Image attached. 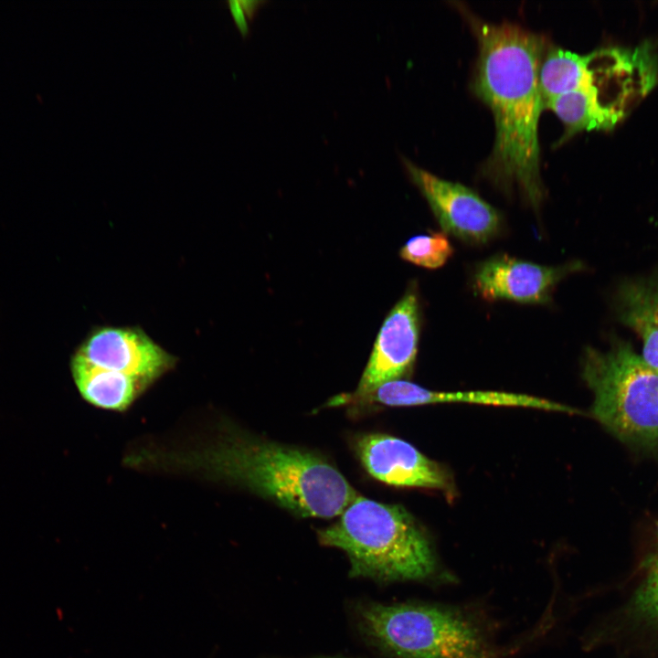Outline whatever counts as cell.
I'll use <instances>...</instances> for the list:
<instances>
[{"label":"cell","instance_id":"7","mask_svg":"<svg viewBox=\"0 0 658 658\" xmlns=\"http://www.w3.org/2000/svg\"><path fill=\"white\" fill-rule=\"evenodd\" d=\"M407 168L445 233L472 244L485 243L498 234L502 223L499 212L472 189L410 162Z\"/></svg>","mask_w":658,"mask_h":658},{"label":"cell","instance_id":"14","mask_svg":"<svg viewBox=\"0 0 658 658\" xmlns=\"http://www.w3.org/2000/svg\"><path fill=\"white\" fill-rule=\"evenodd\" d=\"M565 125L560 143L583 130L606 129L590 90L583 89L561 94L545 104Z\"/></svg>","mask_w":658,"mask_h":658},{"label":"cell","instance_id":"11","mask_svg":"<svg viewBox=\"0 0 658 658\" xmlns=\"http://www.w3.org/2000/svg\"><path fill=\"white\" fill-rule=\"evenodd\" d=\"M376 403L387 406H415L443 402H464L494 406L528 407L570 412V408L554 401L524 394L499 391L440 392L429 390L405 380H393L379 386L374 393Z\"/></svg>","mask_w":658,"mask_h":658},{"label":"cell","instance_id":"2","mask_svg":"<svg viewBox=\"0 0 658 658\" xmlns=\"http://www.w3.org/2000/svg\"><path fill=\"white\" fill-rule=\"evenodd\" d=\"M148 462L225 483L268 499L301 517L332 518L359 495L324 455L225 427L212 441L170 452H141Z\"/></svg>","mask_w":658,"mask_h":658},{"label":"cell","instance_id":"17","mask_svg":"<svg viewBox=\"0 0 658 658\" xmlns=\"http://www.w3.org/2000/svg\"><path fill=\"white\" fill-rule=\"evenodd\" d=\"M637 614L648 621L658 623V533L654 547L647 557L643 576L633 597Z\"/></svg>","mask_w":658,"mask_h":658},{"label":"cell","instance_id":"4","mask_svg":"<svg viewBox=\"0 0 658 658\" xmlns=\"http://www.w3.org/2000/svg\"><path fill=\"white\" fill-rule=\"evenodd\" d=\"M366 639L393 658H493L489 630L465 609L432 603L356 606Z\"/></svg>","mask_w":658,"mask_h":658},{"label":"cell","instance_id":"20","mask_svg":"<svg viewBox=\"0 0 658 658\" xmlns=\"http://www.w3.org/2000/svg\"><path fill=\"white\" fill-rule=\"evenodd\" d=\"M239 2L249 18H252L260 6L265 3L262 0H240Z\"/></svg>","mask_w":658,"mask_h":658},{"label":"cell","instance_id":"15","mask_svg":"<svg viewBox=\"0 0 658 658\" xmlns=\"http://www.w3.org/2000/svg\"><path fill=\"white\" fill-rule=\"evenodd\" d=\"M617 310L622 323L640 319L658 324V277L622 283L618 291Z\"/></svg>","mask_w":658,"mask_h":658},{"label":"cell","instance_id":"16","mask_svg":"<svg viewBox=\"0 0 658 658\" xmlns=\"http://www.w3.org/2000/svg\"><path fill=\"white\" fill-rule=\"evenodd\" d=\"M400 257L415 265L437 269L453 254V247L444 233L430 232L410 238L400 249Z\"/></svg>","mask_w":658,"mask_h":658},{"label":"cell","instance_id":"1","mask_svg":"<svg viewBox=\"0 0 658 658\" xmlns=\"http://www.w3.org/2000/svg\"><path fill=\"white\" fill-rule=\"evenodd\" d=\"M479 44L473 88L495 124L484 174L504 191L518 189L537 209L544 198L538 122L545 109L539 69L545 38L519 25L471 17Z\"/></svg>","mask_w":658,"mask_h":658},{"label":"cell","instance_id":"6","mask_svg":"<svg viewBox=\"0 0 658 658\" xmlns=\"http://www.w3.org/2000/svg\"><path fill=\"white\" fill-rule=\"evenodd\" d=\"M419 314L417 294L409 289L384 320L356 389L334 397L330 406L362 398L380 385L398 380L410 372L418 351Z\"/></svg>","mask_w":658,"mask_h":658},{"label":"cell","instance_id":"8","mask_svg":"<svg viewBox=\"0 0 658 658\" xmlns=\"http://www.w3.org/2000/svg\"><path fill=\"white\" fill-rule=\"evenodd\" d=\"M77 352L91 364L129 376L147 387L175 364V356L135 328H100Z\"/></svg>","mask_w":658,"mask_h":658},{"label":"cell","instance_id":"5","mask_svg":"<svg viewBox=\"0 0 658 658\" xmlns=\"http://www.w3.org/2000/svg\"><path fill=\"white\" fill-rule=\"evenodd\" d=\"M582 377L593 394L592 417L621 441L658 454V373L631 345L588 347Z\"/></svg>","mask_w":658,"mask_h":658},{"label":"cell","instance_id":"3","mask_svg":"<svg viewBox=\"0 0 658 658\" xmlns=\"http://www.w3.org/2000/svg\"><path fill=\"white\" fill-rule=\"evenodd\" d=\"M317 536L323 546L345 553L353 578L381 582H447L453 578L440 568L429 538L399 504L358 495Z\"/></svg>","mask_w":658,"mask_h":658},{"label":"cell","instance_id":"10","mask_svg":"<svg viewBox=\"0 0 658 658\" xmlns=\"http://www.w3.org/2000/svg\"><path fill=\"white\" fill-rule=\"evenodd\" d=\"M354 450L365 470L393 486L447 489L443 468L410 443L385 433H366L354 440Z\"/></svg>","mask_w":658,"mask_h":658},{"label":"cell","instance_id":"13","mask_svg":"<svg viewBox=\"0 0 658 658\" xmlns=\"http://www.w3.org/2000/svg\"><path fill=\"white\" fill-rule=\"evenodd\" d=\"M539 86L544 107L561 94L588 89L589 72L586 56L557 47L547 49L539 69Z\"/></svg>","mask_w":658,"mask_h":658},{"label":"cell","instance_id":"18","mask_svg":"<svg viewBox=\"0 0 658 658\" xmlns=\"http://www.w3.org/2000/svg\"><path fill=\"white\" fill-rule=\"evenodd\" d=\"M624 324L641 336L643 344L641 356L647 366L658 373V324L640 319L630 320Z\"/></svg>","mask_w":658,"mask_h":658},{"label":"cell","instance_id":"19","mask_svg":"<svg viewBox=\"0 0 658 658\" xmlns=\"http://www.w3.org/2000/svg\"><path fill=\"white\" fill-rule=\"evenodd\" d=\"M227 3L240 33L247 36L249 33V27L240 2L239 0H228Z\"/></svg>","mask_w":658,"mask_h":658},{"label":"cell","instance_id":"12","mask_svg":"<svg viewBox=\"0 0 658 658\" xmlns=\"http://www.w3.org/2000/svg\"><path fill=\"white\" fill-rule=\"evenodd\" d=\"M70 370L81 398L101 409L123 412L148 388L135 378L91 364L78 352Z\"/></svg>","mask_w":658,"mask_h":658},{"label":"cell","instance_id":"9","mask_svg":"<svg viewBox=\"0 0 658 658\" xmlns=\"http://www.w3.org/2000/svg\"><path fill=\"white\" fill-rule=\"evenodd\" d=\"M577 268L575 263L545 266L497 254L476 267L472 288L486 301L543 304L551 300L557 283Z\"/></svg>","mask_w":658,"mask_h":658}]
</instances>
